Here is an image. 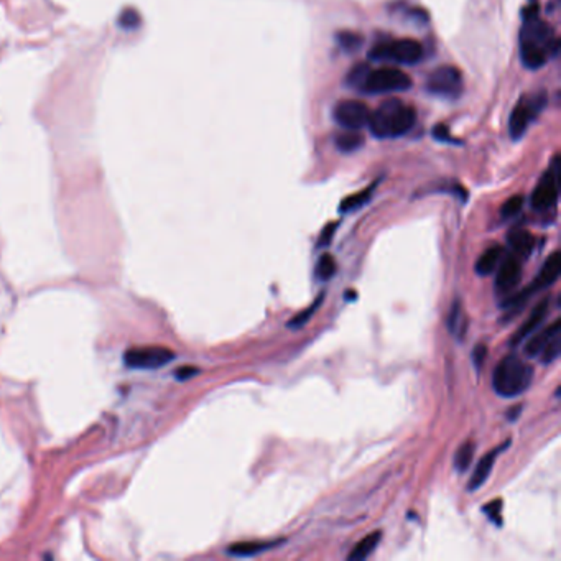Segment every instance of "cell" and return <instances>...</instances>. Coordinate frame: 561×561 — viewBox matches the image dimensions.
<instances>
[{
	"label": "cell",
	"instance_id": "obj_1",
	"mask_svg": "<svg viewBox=\"0 0 561 561\" xmlns=\"http://www.w3.org/2000/svg\"><path fill=\"white\" fill-rule=\"evenodd\" d=\"M558 53V38L551 26L537 13V7L527 8L520 30V60L528 70H538Z\"/></svg>",
	"mask_w": 561,
	"mask_h": 561
},
{
	"label": "cell",
	"instance_id": "obj_2",
	"mask_svg": "<svg viewBox=\"0 0 561 561\" xmlns=\"http://www.w3.org/2000/svg\"><path fill=\"white\" fill-rule=\"evenodd\" d=\"M416 122L415 109L400 99H387L370 112L368 127L377 139H397L409 134Z\"/></svg>",
	"mask_w": 561,
	"mask_h": 561
},
{
	"label": "cell",
	"instance_id": "obj_3",
	"mask_svg": "<svg viewBox=\"0 0 561 561\" xmlns=\"http://www.w3.org/2000/svg\"><path fill=\"white\" fill-rule=\"evenodd\" d=\"M533 380V369L519 356H505L492 375V387L497 395L504 398H514L530 387Z\"/></svg>",
	"mask_w": 561,
	"mask_h": 561
},
{
	"label": "cell",
	"instance_id": "obj_4",
	"mask_svg": "<svg viewBox=\"0 0 561 561\" xmlns=\"http://www.w3.org/2000/svg\"><path fill=\"white\" fill-rule=\"evenodd\" d=\"M369 58L374 61H387L395 65H416L423 58V47L413 38L382 42L370 48Z\"/></svg>",
	"mask_w": 561,
	"mask_h": 561
},
{
	"label": "cell",
	"instance_id": "obj_5",
	"mask_svg": "<svg viewBox=\"0 0 561 561\" xmlns=\"http://www.w3.org/2000/svg\"><path fill=\"white\" fill-rule=\"evenodd\" d=\"M411 88V79L405 71L398 68L384 66L377 70H369L362 84L361 93L365 94H390L402 93Z\"/></svg>",
	"mask_w": 561,
	"mask_h": 561
},
{
	"label": "cell",
	"instance_id": "obj_6",
	"mask_svg": "<svg viewBox=\"0 0 561 561\" xmlns=\"http://www.w3.org/2000/svg\"><path fill=\"white\" fill-rule=\"evenodd\" d=\"M175 359V352L163 346L130 347L125 352L124 362L132 369H160Z\"/></svg>",
	"mask_w": 561,
	"mask_h": 561
},
{
	"label": "cell",
	"instance_id": "obj_7",
	"mask_svg": "<svg viewBox=\"0 0 561 561\" xmlns=\"http://www.w3.org/2000/svg\"><path fill=\"white\" fill-rule=\"evenodd\" d=\"M369 117L370 111L368 104L357 101V99H342L333 107L334 122L346 130L362 129L364 125H368Z\"/></svg>",
	"mask_w": 561,
	"mask_h": 561
},
{
	"label": "cell",
	"instance_id": "obj_8",
	"mask_svg": "<svg viewBox=\"0 0 561 561\" xmlns=\"http://www.w3.org/2000/svg\"><path fill=\"white\" fill-rule=\"evenodd\" d=\"M463 88V76L455 66H438L428 76L427 89L434 96L456 97Z\"/></svg>",
	"mask_w": 561,
	"mask_h": 561
},
{
	"label": "cell",
	"instance_id": "obj_9",
	"mask_svg": "<svg viewBox=\"0 0 561 561\" xmlns=\"http://www.w3.org/2000/svg\"><path fill=\"white\" fill-rule=\"evenodd\" d=\"M560 181H558V165L556 161L553 163L550 170L545 171L538 184L532 193V207L535 211L545 212L551 210L558 201V191H560Z\"/></svg>",
	"mask_w": 561,
	"mask_h": 561
},
{
	"label": "cell",
	"instance_id": "obj_10",
	"mask_svg": "<svg viewBox=\"0 0 561 561\" xmlns=\"http://www.w3.org/2000/svg\"><path fill=\"white\" fill-rule=\"evenodd\" d=\"M543 107V101H538V97H523L517 102V106L514 107L512 114H510L509 119V132L510 137L514 140L522 139L525 132H527L528 125L532 124L533 117L537 116V112Z\"/></svg>",
	"mask_w": 561,
	"mask_h": 561
},
{
	"label": "cell",
	"instance_id": "obj_11",
	"mask_svg": "<svg viewBox=\"0 0 561 561\" xmlns=\"http://www.w3.org/2000/svg\"><path fill=\"white\" fill-rule=\"evenodd\" d=\"M496 275V292L499 295H509L517 287L522 278V259L510 253L509 257H502Z\"/></svg>",
	"mask_w": 561,
	"mask_h": 561
},
{
	"label": "cell",
	"instance_id": "obj_12",
	"mask_svg": "<svg viewBox=\"0 0 561 561\" xmlns=\"http://www.w3.org/2000/svg\"><path fill=\"white\" fill-rule=\"evenodd\" d=\"M548 311H550V298H543L535 305L533 308V311L528 316L527 319L523 321L522 326L515 331V334L512 336V346H519L520 342L525 341L530 334H533L537 331L538 328L543 324V321H545L546 316H548Z\"/></svg>",
	"mask_w": 561,
	"mask_h": 561
},
{
	"label": "cell",
	"instance_id": "obj_13",
	"mask_svg": "<svg viewBox=\"0 0 561 561\" xmlns=\"http://www.w3.org/2000/svg\"><path fill=\"white\" fill-rule=\"evenodd\" d=\"M561 274V259H560V252H553L548 259L545 260V264L542 265L540 271H538L537 278L530 283V287L527 290L530 292V295L533 293L540 292V290L550 287L553 285L556 280H558Z\"/></svg>",
	"mask_w": 561,
	"mask_h": 561
},
{
	"label": "cell",
	"instance_id": "obj_14",
	"mask_svg": "<svg viewBox=\"0 0 561 561\" xmlns=\"http://www.w3.org/2000/svg\"><path fill=\"white\" fill-rule=\"evenodd\" d=\"M560 329H561V321L555 319L553 323L546 326V328L530 334V336H528L530 339H528V342L525 344V354L528 357L540 356V352L545 349L553 339L560 338Z\"/></svg>",
	"mask_w": 561,
	"mask_h": 561
},
{
	"label": "cell",
	"instance_id": "obj_15",
	"mask_svg": "<svg viewBox=\"0 0 561 561\" xmlns=\"http://www.w3.org/2000/svg\"><path fill=\"white\" fill-rule=\"evenodd\" d=\"M507 446H510V441H505L500 448L489 451L486 456H482V459L479 461L476 469H474L473 476H471V479H469V486H468L469 491H477L479 487H482L484 484H486V481L492 473V468H494L497 455H499L502 450H505Z\"/></svg>",
	"mask_w": 561,
	"mask_h": 561
},
{
	"label": "cell",
	"instance_id": "obj_16",
	"mask_svg": "<svg viewBox=\"0 0 561 561\" xmlns=\"http://www.w3.org/2000/svg\"><path fill=\"white\" fill-rule=\"evenodd\" d=\"M507 241H509L510 251L519 259H527L532 253L533 247H535V239L525 229H514L512 232L507 235Z\"/></svg>",
	"mask_w": 561,
	"mask_h": 561
},
{
	"label": "cell",
	"instance_id": "obj_17",
	"mask_svg": "<svg viewBox=\"0 0 561 561\" xmlns=\"http://www.w3.org/2000/svg\"><path fill=\"white\" fill-rule=\"evenodd\" d=\"M277 543L280 542H237L228 546V553L230 556H237V558H248V556H255L262 553V551L274 548Z\"/></svg>",
	"mask_w": 561,
	"mask_h": 561
},
{
	"label": "cell",
	"instance_id": "obj_18",
	"mask_svg": "<svg viewBox=\"0 0 561 561\" xmlns=\"http://www.w3.org/2000/svg\"><path fill=\"white\" fill-rule=\"evenodd\" d=\"M502 257H504V248L500 246H492L487 251H484L476 262V274L487 277V275L494 274L497 267H499Z\"/></svg>",
	"mask_w": 561,
	"mask_h": 561
},
{
	"label": "cell",
	"instance_id": "obj_19",
	"mask_svg": "<svg viewBox=\"0 0 561 561\" xmlns=\"http://www.w3.org/2000/svg\"><path fill=\"white\" fill-rule=\"evenodd\" d=\"M448 328H450L452 336L458 338L459 341L468 331V316H466L464 308L459 300H455V303H452L450 318H448Z\"/></svg>",
	"mask_w": 561,
	"mask_h": 561
},
{
	"label": "cell",
	"instance_id": "obj_20",
	"mask_svg": "<svg viewBox=\"0 0 561 561\" xmlns=\"http://www.w3.org/2000/svg\"><path fill=\"white\" fill-rule=\"evenodd\" d=\"M380 538H382V532L369 533L368 537L362 538V540L354 546V548H352L349 556H347V560L349 561L365 560L368 556L374 553L375 548H377V545L380 543Z\"/></svg>",
	"mask_w": 561,
	"mask_h": 561
},
{
	"label": "cell",
	"instance_id": "obj_21",
	"mask_svg": "<svg viewBox=\"0 0 561 561\" xmlns=\"http://www.w3.org/2000/svg\"><path fill=\"white\" fill-rule=\"evenodd\" d=\"M334 143H336V148L339 152L352 153L359 150L362 145H364V137L357 130H346V132L338 135Z\"/></svg>",
	"mask_w": 561,
	"mask_h": 561
},
{
	"label": "cell",
	"instance_id": "obj_22",
	"mask_svg": "<svg viewBox=\"0 0 561 561\" xmlns=\"http://www.w3.org/2000/svg\"><path fill=\"white\" fill-rule=\"evenodd\" d=\"M374 189H375V184H370L369 188L362 189V191L356 193V194H351V196H347L346 199H342V203H341V206H339V210H341V212H352V211L359 210V207L364 206L365 203H369V199H370V196H372Z\"/></svg>",
	"mask_w": 561,
	"mask_h": 561
},
{
	"label": "cell",
	"instance_id": "obj_23",
	"mask_svg": "<svg viewBox=\"0 0 561 561\" xmlns=\"http://www.w3.org/2000/svg\"><path fill=\"white\" fill-rule=\"evenodd\" d=\"M474 452H476V446L473 441H464L455 452V468L459 473H466L469 469L471 463L474 459Z\"/></svg>",
	"mask_w": 561,
	"mask_h": 561
},
{
	"label": "cell",
	"instance_id": "obj_24",
	"mask_svg": "<svg viewBox=\"0 0 561 561\" xmlns=\"http://www.w3.org/2000/svg\"><path fill=\"white\" fill-rule=\"evenodd\" d=\"M315 270H316V278L321 280V282H328V280L333 278V275L336 274V260L333 259L331 253H323V255L319 257Z\"/></svg>",
	"mask_w": 561,
	"mask_h": 561
},
{
	"label": "cell",
	"instance_id": "obj_25",
	"mask_svg": "<svg viewBox=\"0 0 561 561\" xmlns=\"http://www.w3.org/2000/svg\"><path fill=\"white\" fill-rule=\"evenodd\" d=\"M338 45L341 47L344 52L347 53H354L362 47V36L359 33H354V31H339L336 35Z\"/></svg>",
	"mask_w": 561,
	"mask_h": 561
},
{
	"label": "cell",
	"instance_id": "obj_26",
	"mask_svg": "<svg viewBox=\"0 0 561 561\" xmlns=\"http://www.w3.org/2000/svg\"><path fill=\"white\" fill-rule=\"evenodd\" d=\"M321 300H323V295H319L318 298H316V301L313 303V305L308 306L305 311H301V313H298L297 316H293V318L288 321V328H292V329L303 328V326H305L308 321H310L311 316L315 315V310L321 305Z\"/></svg>",
	"mask_w": 561,
	"mask_h": 561
},
{
	"label": "cell",
	"instance_id": "obj_27",
	"mask_svg": "<svg viewBox=\"0 0 561 561\" xmlns=\"http://www.w3.org/2000/svg\"><path fill=\"white\" fill-rule=\"evenodd\" d=\"M523 203H525V199H523V196H520V194H515V196L509 198L500 207V216L504 217V219H510V217L517 216L519 212L522 211Z\"/></svg>",
	"mask_w": 561,
	"mask_h": 561
},
{
	"label": "cell",
	"instance_id": "obj_28",
	"mask_svg": "<svg viewBox=\"0 0 561 561\" xmlns=\"http://www.w3.org/2000/svg\"><path fill=\"white\" fill-rule=\"evenodd\" d=\"M370 68L368 65H356L352 70L349 71V74H347V84L351 86V88H354L357 90L362 89V84H364L365 81V76H368Z\"/></svg>",
	"mask_w": 561,
	"mask_h": 561
},
{
	"label": "cell",
	"instance_id": "obj_29",
	"mask_svg": "<svg viewBox=\"0 0 561 561\" xmlns=\"http://www.w3.org/2000/svg\"><path fill=\"white\" fill-rule=\"evenodd\" d=\"M482 512L487 515L489 520H491L492 523L500 525L502 523V500L496 499V500L489 502V504L482 507Z\"/></svg>",
	"mask_w": 561,
	"mask_h": 561
},
{
	"label": "cell",
	"instance_id": "obj_30",
	"mask_svg": "<svg viewBox=\"0 0 561 561\" xmlns=\"http://www.w3.org/2000/svg\"><path fill=\"white\" fill-rule=\"evenodd\" d=\"M558 356H560V338H556L540 352V356L538 357H540L542 364H551V362L558 359Z\"/></svg>",
	"mask_w": 561,
	"mask_h": 561
},
{
	"label": "cell",
	"instance_id": "obj_31",
	"mask_svg": "<svg viewBox=\"0 0 561 561\" xmlns=\"http://www.w3.org/2000/svg\"><path fill=\"white\" fill-rule=\"evenodd\" d=\"M486 359H487V346L486 344H477L473 351V362H474V368H476L477 372L484 368Z\"/></svg>",
	"mask_w": 561,
	"mask_h": 561
},
{
	"label": "cell",
	"instance_id": "obj_32",
	"mask_svg": "<svg viewBox=\"0 0 561 561\" xmlns=\"http://www.w3.org/2000/svg\"><path fill=\"white\" fill-rule=\"evenodd\" d=\"M338 224L336 223H329L326 228L323 229V232L319 235V241H318V247H326L329 246V242H331L333 235H334V230H336Z\"/></svg>",
	"mask_w": 561,
	"mask_h": 561
},
{
	"label": "cell",
	"instance_id": "obj_33",
	"mask_svg": "<svg viewBox=\"0 0 561 561\" xmlns=\"http://www.w3.org/2000/svg\"><path fill=\"white\" fill-rule=\"evenodd\" d=\"M198 372L199 370L196 368H193V365H184V368H180L178 370H176L175 375H176V379L184 380V379H191L193 375H196Z\"/></svg>",
	"mask_w": 561,
	"mask_h": 561
},
{
	"label": "cell",
	"instance_id": "obj_34",
	"mask_svg": "<svg viewBox=\"0 0 561 561\" xmlns=\"http://www.w3.org/2000/svg\"><path fill=\"white\" fill-rule=\"evenodd\" d=\"M433 135L438 140H440V142H448V140H450V130H448V127L443 125V124L434 127Z\"/></svg>",
	"mask_w": 561,
	"mask_h": 561
}]
</instances>
